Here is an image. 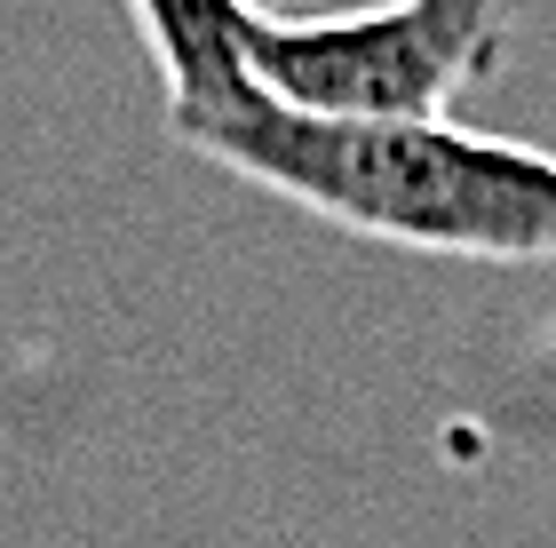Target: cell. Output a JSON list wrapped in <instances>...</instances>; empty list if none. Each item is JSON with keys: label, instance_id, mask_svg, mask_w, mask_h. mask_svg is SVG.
<instances>
[{"label": "cell", "instance_id": "1", "mask_svg": "<svg viewBox=\"0 0 556 548\" xmlns=\"http://www.w3.org/2000/svg\"><path fill=\"white\" fill-rule=\"evenodd\" d=\"M167 136L358 239L477 263H556V152L533 143L453 119H318L263 88L223 95Z\"/></svg>", "mask_w": 556, "mask_h": 548}, {"label": "cell", "instance_id": "2", "mask_svg": "<svg viewBox=\"0 0 556 548\" xmlns=\"http://www.w3.org/2000/svg\"><path fill=\"white\" fill-rule=\"evenodd\" d=\"M517 0H374L342 16H255L247 80L318 119H453L501 64Z\"/></svg>", "mask_w": 556, "mask_h": 548}, {"label": "cell", "instance_id": "3", "mask_svg": "<svg viewBox=\"0 0 556 548\" xmlns=\"http://www.w3.org/2000/svg\"><path fill=\"white\" fill-rule=\"evenodd\" d=\"M136 33L160 64V95H167V128L215 112L223 95L255 88L247 80V33H255L263 0H128Z\"/></svg>", "mask_w": 556, "mask_h": 548}]
</instances>
